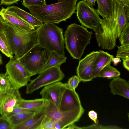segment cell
<instances>
[{
  "instance_id": "1",
  "label": "cell",
  "mask_w": 129,
  "mask_h": 129,
  "mask_svg": "<svg viewBox=\"0 0 129 129\" xmlns=\"http://www.w3.org/2000/svg\"><path fill=\"white\" fill-rule=\"evenodd\" d=\"M127 6L117 0H114L112 13L102 19L101 24L93 30L99 47L111 50L116 45L122 30L129 24L126 15Z\"/></svg>"
},
{
  "instance_id": "2",
  "label": "cell",
  "mask_w": 129,
  "mask_h": 129,
  "mask_svg": "<svg viewBox=\"0 0 129 129\" xmlns=\"http://www.w3.org/2000/svg\"><path fill=\"white\" fill-rule=\"evenodd\" d=\"M78 0H60L51 5L32 6L29 9L30 14L44 23L58 24L66 21L76 13Z\"/></svg>"
},
{
  "instance_id": "3",
  "label": "cell",
  "mask_w": 129,
  "mask_h": 129,
  "mask_svg": "<svg viewBox=\"0 0 129 129\" xmlns=\"http://www.w3.org/2000/svg\"><path fill=\"white\" fill-rule=\"evenodd\" d=\"M92 31L75 23L67 27L64 35L66 48L74 59H80L87 46L90 43Z\"/></svg>"
},
{
  "instance_id": "4",
  "label": "cell",
  "mask_w": 129,
  "mask_h": 129,
  "mask_svg": "<svg viewBox=\"0 0 129 129\" xmlns=\"http://www.w3.org/2000/svg\"><path fill=\"white\" fill-rule=\"evenodd\" d=\"M38 43L49 51L65 56L64 39L63 29L55 24L44 23L37 28Z\"/></svg>"
},
{
  "instance_id": "5",
  "label": "cell",
  "mask_w": 129,
  "mask_h": 129,
  "mask_svg": "<svg viewBox=\"0 0 129 129\" xmlns=\"http://www.w3.org/2000/svg\"><path fill=\"white\" fill-rule=\"evenodd\" d=\"M5 25L4 31L14 57L18 59L21 57L38 44L36 29L23 32Z\"/></svg>"
},
{
  "instance_id": "6",
  "label": "cell",
  "mask_w": 129,
  "mask_h": 129,
  "mask_svg": "<svg viewBox=\"0 0 129 129\" xmlns=\"http://www.w3.org/2000/svg\"><path fill=\"white\" fill-rule=\"evenodd\" d=\"M44 109L45 115L54 123L55 129L64 128L78 121L84 111V108L68 111H61L49 101Z\"/></svg>"
},
{
  "instance_id": "7",
  "label": "cell",
  "mask_w": 129,
  "mask_h": 129,
  "mask_svg": "<svg viewBox=\"0 0 129 129\" xmlns=\"http://www.w3.org/2000/svg\"><path fill=\"white\" fill-rule=\"evenodd\" d=\"M50 53V51L38 43L22 56L17 59L33 76L40 72L47 60Z\"/></svg>"
},
{
  "instance_id": "8",
  "label": "cell",
  "mask_w": 129,
  "mask_h": 129,
  "mask_svg": "<svg viewBox=\"0 0 129 129\" xmlns=\"http://www.w3.org/2000/svg\"><path fill=\"white\" fill-rule=\"evenodd\" d=\"M39 74L26 86L27 94L32 93L41 87L61 81L65 76L59 66L48 68Z\"/></svg>"
},
{
  "instance_id": "9",
  "label": "cell",
  "mask_w": 129,
  "mask_h": 129,
  "mask_svg": "<svg viewBox=\"0 0 129 129\" xmlns=\"http://www.w3.org/2000/svg\"><path fill=\"white\" fill-rule=\"evenodd\" d=\"M12 87L19 89L26 86L32 76L20 62L18 59L10 58L5 66Z\"/></svg>"
},
{
  "instance_id": "10",
  "label": "cell",
  "mask_w": 129,
  "mask_h": 129,
  "mask_svg": "<svg viewBox=\"0 0 129 129\" xmlns=\"http://www.w3.org/2000/svg\"><path fill=\"white\" fill-rule=\"evenodd\" d=\"M76 10L78 21L85 27L93 30L101 24L102 19L96 10L82 0L77 3Z\"/></svg>"
},
{
  "instance_id": "11",
  "label": "cell",
  "mask_w": 129,
  "mask_h": 129,
  "mask_svg": "<svg viewBox=\"0 0 129 129\" xmlns=\"http://www.w3.org/2000/svg\"><path fill=\"white\" fill-rule=\"evenodd\" d=\"M22 98L19 89L13 87L7 93L1 94L0 116L9 121L11 114Z\"/></svg>"
},
{
  "instance_id": "12",
  "label": "cell",
  "mask_w": 129,
  "mask_h": 129,
  "mask_svg": "<svg viewBox=\"0 0 129 129\" xmlns=\"http://www.w3.org/2000/svg\"><path fill=\"white\" fill-rule=\"evenodd\" d=\"M0 15L5 24L8 25L17 30L28 32L35 28L14 13L3 7L0 11Z\"/></svg>"
},
{
  "instance_id": "13",
  "label": "cell",
  "mask_w": 129,
  "mask_h": 129,
  "mask_svg": "<svg viewBox=\"0 0 129 129\" xmlns=\"http://www.w3.org/2000/svg\"><path fill=\"white\" fill-rule=\"evenodd\" d=\"M67 83L56 82L45 86L40 92L42 98L53 104L59 109L63 93L68 86Z\"/></svg>"
},
{
  "instance_id": "14",
  "label": "cell",
  "mask_w": 129,
  "mask_h": 129,
  "mask_svg": "<svg viewBox=\"0 0 129 129\" xmlns=\"http://www.w3.org/2000/svg\"><path fill=\"white\" fill-rule=\"evenodd\" d=\"M98 51H93L80 60L76 68V73L81 81H92L93 79V66Z\"/></svg>"
},
{
  "instance_id": "15",
  "label": "cell",
  "mask_w": 129,
  "mask_h": 129,
  "mask_svg": "<svg viewBox=\"0 0 129 129\" xmlns=\"http://www.w3.org/2000/svg\"><path fill=\"white\" fill-rule=\"evenodd\" d=\"M83 108L78 94L75 90L71 88L68 86L62 95L59 110L68 111Z\"/></svg>"
},
{
  "instance_id": "16",
  "label": "cell",
  "mask_w": 129,
  "mask_h": 129,
  "mask_svg": "<svg viewBox=\"0 0 129 129\" xmlns=\"http://www.w3.org/2000/svg\"><path fill=\"white\" fill-rule=\"evenodd\" d=\"M109 87L113 95H119L129 99V84L125 80L119 76L114 78L110 82Z\"/></svg>"
},
{
  "instance_id": "17",
  "label": "cell",
  "mask_w": 129,
  "mask_h": 129,
  "mask_svg": "<svg viewBox=\"0 0 129 129\" xmlns=\"http://www.w3.org/2000/svg\"><path fill=\"white\" fill-rule=\"evenodd\" d=\"M45 115L43 108L36 111L32 116L15 127L14 129H40L41 123Z\"/></svg>"
},
{
  "instance_id": "18",
  "label": "cell",
  "mask_w": 129,
  "mask_h": 129,
  "mask_svg": "<svg viewBox=\"0 0 129 129\" xmlns=\"http://www.w3.org/2000/svg\"><path fill=\"white\" fill-rule=\"evenodd\" d=\"M114 57L107 52L102 50L98 51V54L93 66V79L97 78L101 70L106 66L110 63Z\"/></svg>"
},
{
  "instance_id": "19",
  "label": "cell",
  "mask_w": 129,
  "mask_h": 129,
  "mask_svg": "<svg viewBox=\"0 0 129 129\" xmlns=\"http://www.w3.org/2000/svg\"><path fill=\"white\" fill-rule=\"evenodd\" d=\"M9 11L13 12L29 24L35 28H38L43 24L42 22L30 14L19 8L14 6L6 8Z\"/></svg>"
},
{
  "instance_id": "20",
  "label": "cell",
  "mask_w": 129,
  "mask_h": 129,
  "mask_svg": "<svg viewBox=\"0 0 129 129\" xmlns=\"http://www.w3.org/2000/svg\"><path fill=\"white\" fill-rule=\"evenodd\" d=\"M48 101L42 98L31 100L22 98L19 101L17 106L28 109L39 110L43 109L46 105Z\"/></svg>"
},
{
  "instance_id": "21",
  "label": "cell",
  "mask_w": 129,
  "mask_h": 129,
  "mask_svg": "<svg viewBox=\"0 0 129 129\" xmlns=\"http://www.w3.org/2000/svg\"><path fill=\"white\" fill-rule=\"evenodd\" d=\"M67 58L65 56L60 55L55 51L50 52L47 60L38 74L52 67H60L62 63L66 62Z\"/></svg>"
},
{
  "instance_id": "22",
  "label": "cell",
  "mask_w": 129,
  "mask_h": 129,
  "mask_svg": "<svg viewBox=\"0 0 129 129\" xmlns=\"http://www.w3.org/2000/svg\"><path fill=\"white\" fill-rule=\"evenodd\" d=\"M98 8L96 10L99 15L103 18L109 16L112 13L114 0H96Z\"/></svg>"
},
{
  "instance_id": "23",
  "label": "cell",
  "mask_w": 129,
  "mask_h": 129,
  "mask_svg": "<svg viewBox=\"0 0 129 129\" xmlns=\"http://www.w3.org/2000/svg\"><path fill=\"white\" fill-rule=\"evenodd\" d=\"M120 74V72L110 63L106 66L101 70L97 77L107 78L108 79H111L119 76Z\"/></svg>"
},
{
  "instance_id": "24",
  "label": "cell",
  "mask_w": 129,
  "mask_h": 129,
  "mask_svg": "<svg viewBox=\"0 0 129 129\" xmlns=\"http://www.w3.org/2000/svg\"><path fill=\"white\" fill-rule=\"evenodd\" d=\"M36 111L18 114L10 117L9 120L12 126V129H14L15 127L23 122L32 116Z\"/></svg>"
},
{
  "instance_id": "25",
  "label": "cell",
  "mask_w": 129,
  "mask_h": 129,
  "mask_svg": "<svg viewBox=\"0 0 129 129\" xmlns=\"http://www.w3.org/2000/svg\"><path fill=\"white\" fill-rule=\"evenodd\" d=\"M8 75L5 73H0V92L4 94L9 92L12 87Z\"/></svg>"
},
{
  "instance_id": "26",
  "label": "cell",
  "mask_w": 129,
  "mask_h": 129,
  "mask_svg": "<svg viewBox=\"0 0 129 129\" xmlns=\"http://www.w3.org/2000/svg\"><path fill=\"white\" fill-rule=\"evenodd\" d=\"M0 46L3 54L10 58L14 57L4 31L0 32Z\"/></svg>"
},
{
  "instance_id": "27",
  "label": "cell",
  "mask_w": 129,
  "mask_h": 129,
  "mask_svg": "<svg viewBox=\"0 0 129 129\" xmlns=\"http://www.w3.org/2000/svg\"><path fill=\"white\" fill-rule=\"evenodd\" d=\"M118 39L121 45H129V24L122 30Z\"/></svg>"
},
{
  "instance_id": "28",
  "label": "cell",
  "mask_w": 129,
  "mask_h": 129,
  "mask_svg": "<svg viewBox=\"0 0 129 129\" xmlns=\"http://www.w3.org/2000/svg\"><path fill=\"white\" fill-rule=\"evenodd\" d=\"M117 47L116 57L122 59L129 58V45H121Z\"/></svg>"
},
{
  "instance_id": "29",
  "label": "cell",
  "mask_w": 129,
  "mask_h": 129,
  "mask_svg": "<svg viewBox=\"0 0 129 129\" xmlns=\"http://www.w3.org/2000/svg\"><path fill=\"white\" fill-rule=\"evenodd\" d=\"M40 129H55L54 123L49 117L45 115L41 123Z\"/></svg>"
},
{
  "instance_id": "30",
  "label": "cell",
  "mask_w": 129,
  "mask_h": 129,
  "mask_svg": "<svg viewBox=\"0 0 129 129\" xmlns=\"http://www.w3.org/2000/svg\"><path fill=\"white\" fill-rule=\"evenodd\" d=\"M22 4L28 8L30 6L44 5L46 3V0H23Z\"/></svg>"
},
{
  "instance_id": "31",
  "label": "cell",
  "mask_w": 129,
  "mask_h": 129,
  "mask_svg": "<svg viewBox=\"0 0 129 129\" xmlns=\"http://www.w3.org/2000/svg\"><path fill=\"white\" fill-rule=\"evenodd\" d=\"M81 81L77 76L74 75L69 79L67 83L70 88L73 89L75 90Z\"/></svg>"
},
{
  "instance_id": "32",
  "label": "cell",
  "mask_w": 129,
  "mask_h": 129,
  "mask_svg": "<svg viewBox=\"0 0 129 129\" xmlns=\"http://www.w3.org/2000/svg\"><path fill=\"white\" fill-rule=\"evenodd\" d=\"M39 110L28 109L20 108L17 106L14 108L11 114L10 117L13 115L18 114L27 112H35Z\"/></svg>"
},
{
  "instance_id": "33",
  "label": "cell",
  "mask_w": 129,
  "mask_h": 129,
  "mask_svg": "<svg viewBox=\"0 0 129 129\" xmlns=\"http://www.w3.org/2000/svg\"><path fill=\"white\" fill-rule=\"evenodd\" d=\"M0 129H12V127L8 120L0 117Z\"/></svg>"
},
{
  "instance_id": "34",
  "label": "cell",
  "mask_w": 129,
  "mask_h": 129,
  "mask_svg": "<svg viewBox=\"0 0 129 129\" xmlns=\"http://www.w3.org/2000/svg\"><path fill=\"white\" fill-rule=\"evenodd\" d=\"M88 115L90 119L92 120L95 123L98 124L97 114L94 110H91L89 112Z\"/></svg>"
},
{
  "instance_id": "35",
  "label": "cell",
  "mask_w": 129,
  "mask_h": 129,
  "mask_svg": "<svg viewBox=\"0 0 129 129\" xmlns=\"http://www.w3.org/2000/svg\"><path fill=\"white\" fill-rule=\"evenodd\" d=\"M20 0H1V5H8L16 3Z\"/></svg>"
},
{
  "instance_id": "36",
  "label": "cell",
  "mask_w": 129,
  "mask_h": 129,
  "mask_svg": "<svg viewBox=\"0 0 129 129\" xmlns=\"http://www.w3.org/2000/svg\"><path fill=\"white\" fill-rule=\"evenodd\" d=\"M124 68L128 71H129V58L122 59Z\"/></svg>"
},
{
  "instance_id": "37",
  "label": "cell",
  "mask_w": 129,
  "mask_h": 129,
  "mask_svg": "<svg viewBox=\"0 0 129 129\" xmlns=\"http://www.w3.org/2000/svg\"><path fill=\"white\" fill-rule=\"evenodd\" d=\"M82 1L91 7H93L95 6V3L96 0H82Z\"/></svg>"
},
{
  "instance_id": "38",
  "label": "cell",
  "mask_w": 129,
  "mask_h": 129,
  "mask_svg": "<svg viewBox=\"0 0 129 129\" xmlns=\"http://www.w3.org/2000/svg\"><path fill=\"white\" fill-rule=\"evenodd\" d=\"M5 29V25L2 18L0 16V32L4 31Z\"/></svg>"
},
{
  "instance_id": "39",
  "label": "cell",
  "mask_w": 129,
  "mask_h": 129,
  "mask_svg": "<svg viewBox=\"0 0 129 129\" xmlns=\"http://www.w3.org/2000/svg\"><path fill=\"white\" fill-rule=\"evenodd\" d=\"M111 61L113 62V64L115 66H116L119 62L121 61L120 58L118 57H113Z\"/></svg>"
},
{
  "instance_id": "40",
  "label": "cell",
  "mask_w": 129,
  "mask_h": 129,
  "mask_svg": "<svg viewBox=\"0 0 129 129\" xmlns=\"http://www.w3.org/2000/svg\"><path fill=\"white\" fill-rule=\"evenodd\" d=\"M68 127L66 128L69 129H79V127L75 125L74 123L71 124L70 125H69L68 126Z\"/></svg>"
},
{
  "instance_id": "41",
  "label": "cell",
  "mask_w": 129,
  "mask_h": 129,
  "mask_svg": "<svg viewBox=\"0 0 129 129\" xmlns=\"http://www.w3.org/2000/svg\"><path fill=\"white\" fill-rule=\"evenodd\" d=\"M122 3L127 7H129V0H117Z\"/></svg>"
},
{
  "instance_id": "42",
  "label": "cell",
  "mask_w": 129,
  "mask_h": 129,
  "mask_svg": "<svg viewBox=\"0 0 129 129\" xmlns=\"http://www.w3.org/2000/svg\"><path fill=\"white\" fill-rule=\"evenodd\" d=\"M126 15L128 20L129 21V7H127L126 11Z\"/></svg>"
},
{
  "instance_id": "43",
  "label": "cell",
  "mask_w": 129,
  "mask_h": 129,
  "mask_svg": "<svg viewBox=\"0 0 129 129\" xmlns=\"http://www.w3.org/2000/svg\"><path fill=\"white\" fill-rule=\"evenodd\" d=\"M2 64V58L1 54H0V66Z\"/></svg>"
},
{
  "instance_id": "44",
  "label": "cell",
  "mask_w": 129,
  "mask_h": 129,
  "mask_svg": "<svg viewBox=\"0 0 129 129\" xmlns=\"http://www.w3.org/2000/svg\"><path fill=\"white\" fill-rule=\"evenodd\" d=\"M2 48L1 47V46H0V50L1 51H2Z\"/></svg>"
},
{
  "instance_id": "45",
  "label": "cell",
  "mask_w": 129,
  "mask_h": 129,
  "mask_svg": "<svg viewBox=\"0 0 129 129\" xmlns=\"http://www.w3.org/2000/svg\"><path fill=\"white\" fill-rule=\"evenodd\" d=\"M1 93L0 92V100H1Z\"/></svg>"
},
{
  "instance_id": "46",
  "label": "cell",
  "mask_w": 129,
  "mask_h": 129,
  "mask_svg": "<svg viewBox=\"0 0 129 129\" xmlns=\"http://www.w3.org/2000/svg\"><path fill=\"white\" fill-rule=\"evenodd\" d=\"M58 0V1H59V0Z\"/></svg>"
},
{
  "instance_id": "47",
  "label": "cell",
  "mask_w": 129,
  "mask_h": 129,
  "mask_svg": "<svg viewBox=\"0 0 129 129\" xmlns=\"http://www.w3.org/2000/svg\"><path fill=\"white\" fill-rule=\"evenodd\" d=\"M0 117H1V116H0Z\"/></svg>"
}]
</instances>
